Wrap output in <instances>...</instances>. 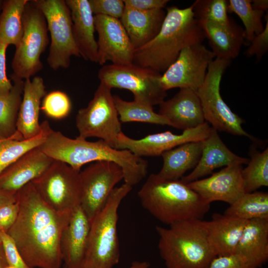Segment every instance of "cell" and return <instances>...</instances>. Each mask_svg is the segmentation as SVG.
Here are the masks:
<instances>
[{
  "instance_id": "obj_21",
  "label": "cell",
  "mask_w": 268,
  "mask_h": 268,
  "mask_svg": "<svg viewBox=\"0 0 268 268\" xmlns=\"http://www.w3.org/2000/svg\"><path fill=\"white\" fill-rule=\"evenodd\" d=\"M249 161L232 152L222 141L217 131L211 127L208 135L202 140V152L198 164L191 173L181 180L188 184L212 174L217 168L233 163L248 164Z\"/></svg>"
},
{
  "instance_id": "obj_20",
  "label": "cell",
  "mask_w": 268,
  "mask_h": 268,
  "mask_svg": "<svg viewBox=\"0 0 268 268\" xmlns=\"http://www.w3.org/2000/svg\"><path fill=\"white\" fill-rule=\"evenodd\" d=\"M158 113L167 119L172 127L183 131L205 122L197 91L188 88L180 89L172 98L162 102Z\"/></svg>"
},
{
  "instance_id": "obj_19",
  "label": "cell",
  "mask_w": 268,
  "mask_h": 268,
  "mask_svg": "<svg viewBox=\"0 0 268 268\" xmlns=\"http://www.w3.org/2000/svg\"><path fill=\"white\" fill-rule=\"evenodd\" d=\"M54 160L39 146L31 149L0 174V190L17 192L42 174Z\"/></svg>"
},
{
  "instance_id": "obj_42",
  "label": "cell",
  "mask_w": 268,
  "mask_h": 268,
  "mask_svg": "<svg viewBox=\"0 0 268 268\" xmlns=\"http://www.w3.org/2000/svg\"><path fill=\"white\" fill-rule=\"evenodd\" d=\"M19 212L16 201L0 207V231L7 232L15 222Z\"/></svg>"
},
{
  "instance_id": "obj_8",
  "label": "cell",
  "mask_w": 268,
  "mask_h": 268,
  "mask_svg": "<svg viewBox=\"0 0 268 268\" xmlns=\"http://www.w3.org/2000/svg\"><path fill=\"white\" fill-rule=\"evenodd\" d=\"M231 61L215 58L209 64L204 81L197 93L204 119L216 131L253 139L242 128L244 121L234 113L221 97L220 82Z\"/></svg>"
},
{
  "instance_id": "obj_31",
  "label": "cell",
  "mask_w": 268,
  "mask_h": 268,
  "mask_svg": "<svg viewBox=\"0 0 268 268\" xmlns=\"http://www.w3.org/2000/svg\"><path fill=\"white\" fill-rule=\"evenodd\" d=\"M13 87L9 93L0 97V139L13 136L17 132L16 124L21 103L24 80L11 74Z\"/></svg>"
},
{
  "instance_id": "obj_6",
  "label": "cell",
  "mask_w": 268,
  "mask_h": 268,
  "mask_svg": "<svg viewBox=\"0 0 268 268\" xmlns=\"http://www.w3.org/2000/svg\"><path fill=\"white\" fill-rule=\"evenodd\" d=\"M132 189V186L126 183L115 187L104 207L90 221L83 268H113L119 263L118 210Z\"/></svg>"
},
{
  "instance_id": "obj_30",
  "label": "cell",
  "mask_w": 268,
  "mask_h": 268,
  "mask_svg": "<svg viewBox=\"0 0 268 268\" xmlns=\"http://www.w3.org/2000/svg\"><path fill=\"white\" fill-rule=\"evenodd\" d=\"M41 124V132L32 138L23 139L17 132L0 142V174L25 153L43 143L52 129L47 121Z\"/></svg>"
},
{
  "instance_id": "obj_23",
  "label": "cell",
  "mask_w": 268,
  "mask_h": 268,
  "mask_svg": "<svg viewBox=\"0 0 268 268\" xmlns=\"http://www.w3.org/2000/svg\"><path fill=\"white\" fill-rule=\"evenodd\" d=\"M46 94L42 77L36 76L31 80L25 79L16 124V131L23 139L32 138L41 132L39 114L42 99Z\"/></svg>"
},
{
  "instance_id": "obj_46",
  "label": "cell",
  "mask_w": 268,
  "mask_h": 268,
  "mask_svg": "<svg viewBox=\"0 0 268 268\" xmlns=\"http://www.w3.org/2000/svg\"><path fill=\"white\" fill-rule=\"evenodd\" d=\"M252 6L253 8L265 12L268 8V0H252Z\"/></svg>"
},
{
  "instance_id": "obj_41",
  "label": "cell",
  "mask_w": 268,
  "mask_h": 268,
  "mask_svg": "<svg viewBox=\"0 0 268 268\" xmlns=\"http://www.w3.org/2000/svg\"><path fill=\"white\" fill-rule=\"evenodd\" d=\"M263 31L256 36L250 42V45L246 51L245 54L248 57L255 56L257 61H260L268 50V15Z\"/></svg>"
},
{
  "instance_id": "obj_47",
  "label": "cell",
  "mask_w": 268,
  "mask_h": 268,
  "mask_svg": "<svg viewBox=\"0 0 268 268\" xmlns=\"http://www.w3.org/2000/svg\"><path fill=\"white\" fill-rule=\"evenodd\" d=\"M150 264L146 261H134L129 268H149Z\"/></svg>"
},
{
  "instance_id": "obj_16",
  "label": "cell",
  "mask_w": 268,
  "mask_h": 268,
  "mask_svg": "<svg viewBox=\"0 0 268 268\" xmlns=\"http://www.w3.org/2000/svg\"><path fill=\"white\" fill-rule=\"evenodd\" d=\"M98 34V64L110 61L114 65L133 63L134 48L120 19L102 15H94Z\"/></svg>"
},
{
  "instance_id": "obj_22",
  "label": "cell",
  "mask_w": 268,
  "mask_h": 268,
  "mask_svg": "<svg viewBox=\"0 0 268 268\" xmlns=\"http://www.w3.org/2000/svg\"><path fill=\"white\" fill-rule=\"evenodd\" d=\"M71 14L72 34L80 56L98 63L94 15L88 0H66Z\"/></svg>"
},
{
  "instance_id": "obj_4",
  "label": "cell",
  "mask_w": 268,
  "mask_h": 268,
  "mask_svg": "<svg viewBox=\"0 0 268 268\" xmlns=\"http://www.w3.org/2000/svg\"><path fill=\"white\" fill-rule=\"evenodd\" d=\"M142 207L161 222L171 225L185 220H202L210 208L188 184L151 174L138 192Z\"/></svg>"
},
{
  "instance_id": "obj_45",
  "label": "cell",
  "mask_w": 268,
  "mask_h": 268,
  "mask_svg": "<svg viewBox=\"0 0 268 268\" xmlns=\"http://www.w3.org/2000/svg\"><path fill=\"white\" fill-rule=\"evenodd\" d=\"M17 201V192L0 190V207Z\"/></svg>"
},
{
  "instance_id": "obj_37",
  "label": "cell",
  "mask_w": 268,
  "mask_h": 268,
  "mask_svg": "<svg viewBox=\"0 0 268 268\" xmlns=\"http://www.w3.org/2000/svg\"><path fill=\"white\" fill-rule=\"evenodd\" d=\"M72 104L68 96L60 90L52 91L44 97L41 110L50 118L61 120L67 117L71 110Z\"/></svg>"
},
{
  "instance_id": "obj_12",
  "label": "cell",
  "mask_w": 268,
  "mask_h": 268,
  "mask_svg": "<svg viewBox=\"0 0 268 268\" xmlns=\"http://www.w3.org/2000/svg\"><path fill=\"white\" fill-rule=\"evenodd\" d=\"M43 13L51 43L47 62L53 70L67 68L72 56L80 57L74 41L70 10L64 0H33Z\"/></svg>"
},
{
  "instance_id": "obj_36",
  "label": "cell",
  "mask_w": 268,
  "mask_h": 268,
  "mask_svg": "<svg viewBox=\"0 0 268 268\" xmlns=\"http://www.w3.org/2000/svg\"><path fill=\"white\" fill-rule=\"evenodd\" d=\"M195 17L199 21L228 23L227 0H196L192 4Z\"/></svg>"
},
{
  "instance_id": "obj_50",
  "label": "cell",
  "mask_w": 268,
  "mask_h": 268,
  "mask_svg": "<svg viewBox=\"0 0 268 268\" xmlns=\"http://www.w3.org/2000/svg\"><path fill=\"white\" fill-rule=\"evenodd\" d=\"M5 268H15L12 266H10L9 265H8L7 266H6Z\"/></svg>"
},
{
  "instance_id": "obj_33",
  "label": "cell",
  "mask_w": 268,
  "mask_h": 268,
  "mask_svg": "<svg viewBox=\"0 0 268 268\" xmlns=\"http://www.w3.org/2000/svg\"><path fill=\"white\" fill-rule=\"evenodd\" d=\"M113 97L119 120L122 123L136 122L171 126L167 119L155 112L150 105L134 100L126 101L118 95Z\"/></svg>"
},
{
  "instance_id": "obj_7",
  "label": "cell",
  "mask_w": 268,
  "mask_h": 268,
  "mask_svg": "<svg viewBox=\"0 0 268 268\" xmlns=\"http://www.w3.org/2000/svg\"><path fill=\"white\" fill-rule=\"evenodd\" d=\"M23 26V35L12 61V74L23 80L43 68L40 57L49 44L45 17L33 0H28L25 6Z\"/></svg>"
},
{
  "instance_id": "obj_39",
  "label": "cell",
  "mask_w": 268,
  "mask_h": 268,
  "mask_svg": "<svg viewBox=\"0 0 268 268\" xmlns=\"http://www.w3.org/2000/svg\"><path fill=\"white\" fill-rule=\"evenodd\" d=\"M2 245L8 265L15 268H33L24 261L14 242L5 232L1 231Z\"/></svg>"
},
{
  "instance_id": "obj_26",
  "label": "cell",
  "mask_w": 268,
  "mask_h": 268,
  "mask_svg": "<svg viewBox=\"0 0 268 268\" xmlns=\"http://www.w3.org/2000/svg\"><path fill=\"white\" fill-rule=\"evenodd\" d=\"M200 22L215 58L231 61L239 55L245 39L240 26L231 20L225 24Z\"/></svg>"
},
{
  "instance_id": "obj_48",
  "label": "cell",
  "mask_w": 268,
  "mask_h": 268,
  "mask_svg": "<svg viewBox=\"0 0 268 268\" xmlns=\"http://www.w3.org/2000/svg\"><path fill=\"white\" fill-rule=\"evenodd\" d=\"M8 265L2 245H0V268H5Z\"/></svg>"
},
{
  "instance_id": "obj_49",
  "label": "cell",
  "mask_w": 268,
  "mask_h": 268,
  "mask_svg": "<svg viewBox=\"0 0 268 268\" xmlns=\"http://www.w3.org/2000/svg\"><path fill=\"white\" fill-rule=\"evenodd\" d=\"M2 245V239H1V231H0V245Z\"/></svg>"
},
{
  "instance_id": "obj_24",
  "label": "cell",
  "mask_w": 268,
  "mask_h": 268,
  "mask_svg": "<svg viewBox=\"0 0 268 268\" xmlns=\"http://www.w3.org/2000/svg\"><path fill=\"white\" fill-rule=\"evenodd\" d=\"M165 15L163 9L142 10L125 6L120 20L134 49L144 46L155 37Z\"/></svg>"
},
{
  "instance_id": "obj_51",
  "label": "cell",
  "mask_w": 268,
  "mask_h": 268,
  "mask_svg": "<svg viewBox=\"0 0 268 268\" xmlns=\"http://www.w3.org/2000/svg\"><path fill=\"white\" fill-rule=\"evenodd\" d=\"M2 1H3V0H0V10L1 9V5H2Z\"/></svg>"
},
{
  "instance_id": "obj_25",
  "label": "cell",
  "mask_w": 268,
  "mask_h": 268,
  "mask_svg": "<svg viewBox=\"0 0 268 268\" xmlns=\"http://www.w3.org/2000/svg\"><path fill=\"white\" fill-rule=\"evenodd\" d=\"M247 220L215 213L204 221L207 238L216 256L235 254Z\"/></svg>"
},
{
  "instance_id": "obj_40",
  "label": "cell",
  "mask_w": 268,
  "mask_h": 268,
  "mask_svg": "<svg viewBox=\"0 0 268 268\" xmlns=\"http://www.w3.org/2000/svg\"><path fill=\"white\" fill-rule=\"evenodd\" d=\"M206 268H256L242 256L233 254L215 256Z\"/></svg>"
},
{
  "instance_id": "obj_5",
  "label": "cell",
  "mask_w": 268,
  "mask_h": 268,
  "mask_svg": "<svg viewBox=\"0 0 268 268\" xmlns=\"http://www.w3.org/2000/svg\"><path fill=\"white\" fill-rule=\"evenodd\" d=\"M158 248L166 268H206L216 256L207 238L202 220L156 226Z\"/></svg>"
},
{
  "instance_id": "obj_29",
  "label": "cell",
  "mask_w": 268,
  "mask_h": 268,
  "mask_svg": "<svg viewBox=\"0 0 268 268\" xmlns=\"http://www.w3.org/2000/svg\"><path fill=\"white\" fill-rule=\"evenodd\" d=\"M29 0H3L0 13V43L17 47L23 33V15Z\"/></svg>"
},
{
  "instance_id": "obj_38",
  "label": "cell",
  "mask_w": 268,
  "mask_h": 268,
  "mask_svg": "<svg viewBox=\"0 0 268 268\" xmlns=\"http://www.w3.org/2000/svg\"><path fill=\"white\" fill-rule=\"evenodd\" d=\"M94 15H102L120 19L125 8L123 0H88Z\"/></svg>"
},
{
  "instance_id": "obj_14",
  "label": "cell",
  "mask_w": 268,
  "mask_h": 268,
  "mask_svg": "<svg viewBox=\"0 0 268 268\" xmlns=\"http://www.w3.org/2000/svg\"><path fill=\"white\" fill-rule=\"evenodd\" d=\"M215 58L202 43L183 49L176 60L161 74L160 82L166 91L174 88L197 91L206 77L208 66Z\"/></svg>"
},
{
  "instance_id": "obj_2",
  "label": "cell",
  "mask_w": 268,
  "mask_h": 268,
  "mask_svg": "<svg viewBox=\"0 0 268 268\" xmlns=\"http://www.w3.org/2000/svg\"><path fill=\"white\" fill-rule=\"evenodd\" d=\"M39 147L53 160L66 163L78 171L89 162H113L122 168L125 183L132 187L147 173L146 160L128 150L114 148L102 139L90 141L78 136L73 139L52 130Z\"/></svg>"
},
{
  "instance_id": "obj_3",
  "label": "cell",
  "mask_w": 268,
  "mask_h": 268,
  "mask_svg": "<svg viewBox=\"0 0 268 268\" xmlns=\"http://www.w3.org/2000/svg\"><path fill=\"white\" fill-rule=\"evenodd\" d=\"M193 8V4L185 8L168 7L159 32L148 43L134 50L133 63L164 72L183 49L202 43L205 33L195 17Z\"/></svg>"
},
{
  "instance_id": "obj_13",
  "label": "cell",
  "mask_w": 268,
  "mask_h": 268,
  "mask_svg": "<svg viewBox=\"0 0 268 268\" xmlns=\"http://www.w3.org/2000/svg\"><path fill=\"white\" fill-rule=\"evenodd\" d=\"M124 174L117 164L109 161H99L80 172V207L90 222L105 205L115 186Z\"/></svg>"
},
{
  "instance_id": "obj_28",
  "label": "cell",
  "mask_w": 268,
  "mask_h": 268,
  "mask_svg": "<svg viewBox=\"0 0 268 268\" xmlns=\"http://www.w3.org/2000/svg\"><path fill=\"white\" fill-rule=\"evenodd\" d=\"M202 152V141L187 142L163 153L162 167L158 175L165 180H180L185 173L194 169Z\"/></svg>"
},
{
  "instance_id": "obj_18",
  "label": "cell",
  "mask_w": 268,
  "mask_h": 268,
  "mask_svg": "<svg viewBox=\"0 0 268 268\" xmlns=\"http://www.w3.org/2000/svg\"><path fill=\"white\" fill-rule=\"evenodd\" d=\"M90 225L80 206L72 211L60 238V248L64 268H83Z\"/></svg>"
},
{
  "instance_id": "obj_27",
  "label": "cell",
  "mask_w": 268,
  "mask_h": 268,
  "mask_svg": "<svg viewBox=\"0 0 268 268\" xmlns=\"http://www.w3.org/2000/svg\"><path fill=\"white\" fill-rule=\"evenodd\" d=\"M235 254L259 268L268 260V219L247 220Z\"/></svg>"
},
{
  "instance_id": "obj_35",
  "label": "cell",
  "mask_w": 268,
  "mask_h": 268,
  "mask_svg": "<svg viewBox=\"0 0 268 268\" xmlns=\"http://www.w3.org/2000/svg\"><path fill=\"white\" fill-rule=\"evenodd\" d=\"M242 175L245 193L255 192L262 187L268 186V149L254 151Z\"/></svg>"
},
{
  "instance_id": "obj_11",
  "label": "cell",
  "mask_w": 268,
  "mask_h": 268,
  "mask_svg": "<svg viewBox=\"0 0 268 268\" xmlns=\"http://www.w3.org/2000/svg\"><path fill=\"white\" fill-rule=\"evenodd\" d=\"M43 200L60 213H70L80 206V171L54 160L40 176L31 182Z\"/></svg>"
},
{
  "instance_id": "obj_10",
  "label": "cell",
  "mask_w": 268,
  "mask_h": 268,
  "mask_svg": "<svg viewBox=\"0 0 268 268\" xmlns=\"http://www.w3.org/2000/svg\"><path fill=\"white\" fill-rule=\"evenodd\" d=\"M161 74L133 63L104 65L98 73L100 82L112 89L130 91L135 101L152 107L160 105L167 96L161 82Z\"/></svg>"
},
{
  "instance_id": "obj_52",
  "label": "cell",
  "mask_w": 268,
  "mask_h": 268,
  "mask_svg": "<svg viewBox=\"0 0 268 268\" xmlns=\"http://www.w3.org/2000/svg\"><path fill=\"white\" fill-rule=\"evenodd\" d=\"M3 140V139H0V142L1 140Z\"/></svg>"
},
{
  "instance_id": "obj_34",
  "label": "cell",
  "mask_w": 268,
  "mask_h": 268,
  "mask_svg": "<svg viewBox=\"0 0 268 268\" xmlns=\"http://www.w3.org/2000/svg\"><path fill=\"white\" fill-rule=\"evenodd\" d=\"M228 12L234 13L241 20L244 26L245 39L251 42L264 30L262 18L265 12L253 8L252 0H227Z\"/></svg>"
},
{
  "instance_id": "obj_15",
  "label": "cell",
  "mask_w": 268,
  "mask_h": 268,
  "mask_svg": "<svg viewBox=\"0 0 268 268\" xmlns=\"http://www.w3.org/2000/svg\"><path fill=\"white\" fill-rule=\"evenodd\" d=\"M211 127L205 122L193 129L184 130L180 134L170 131L148 134L142 138H132L123 132L118 136L116 149H126L135 155L157 156L181 144L192 141H202L208 135Z\"/></svg>"
},
{
  "instance_id": "obj_44",
  "label": "cell",
  "mask_w": 268,
  "mask_h": 268,
  "mask_svg": "<svg viewBox=\"0 0 268 268\" xmlns=\"http://www.w3.org/2000/svg\"><path fill=\"white\" fill-rule=\"evenodd\" d=\"M125 6L133 8L147 10L163 9L166 6L168 0H123Z\"/></svg>"
},
{
  "instance_id": "obj_43",
  "label": "cell",
  "mask_w": 268,
  "mask_h": 268,
  "mask_svg": "<svg viewBox=\"0 0 268 268\" xmlns=\"http://www.w3.org/2000/svg\"><path fill=\"white\" fill-rule=\"evenodd\" d=\"M8 46L0 43V97L9 93L13 84L6 75V51Z\"/></svg>"
},
{
  "instance_id": "obj_1",
  "label": "cell",
  "mask_w": 268,
  "mask_h": 268,
  "mask_svg": "<svg viewBox=\"0 0 268 268\" xmlns=\"http://www.w3.org/2000/svg\"><path fill=\"white\" fill-rule=\"evenodd\" d=\"M17 201L18 216L6 233L22 258L33 268H61L60 238L71 213L53 210L31 182L17 192Z\"/></svg>"
},
{
  "instance_id": "obj_32",
  "label": "cell",
  "mask_w": 268,
  "mask_h": 268,
  "mask_svg": "<svg viewBox=\"0 0 268 268\" xmlns=\"http://www.w3.org/2000/svg\"><path fill=\"white\" fill-rule=\"evenodd\" d=\"M224 214L244 220L268 219V194L245 193L229 205Z\"/></svg>"
},
{
  "instance_id": "obj_9",
  "label": "cell",
  "mask_w": 268,
  "mask_h": 268,
  "mask_svg": "<svg viewBox=\"0 0 268 268\" xmlns=\"http://www.w3.org/2000/svg\"><path fill=\"white\" fill-rule=\"evenodd\" d=\"M111 89L100 82L87 107L78 111L75 123L78 137H97L116 149L122 131Z\"/></svg>"
},
{
  "instance_id": "obj_17",
  "label": "cell",
  "mask_w": 268,
  "mask_h": 268,
  "mask_svg": "<svg viewBox=\"0 0 268 268\" xmlns=\"http://www.w3.org/2000/svg\"><path fill=\"white\" fill-rule=\"evenodd\" d=\"M242 169V164L233 163L209 177L188 184L208 203L221 201L230 205L245 193Z\"/></svg>"
}]
</instances>
